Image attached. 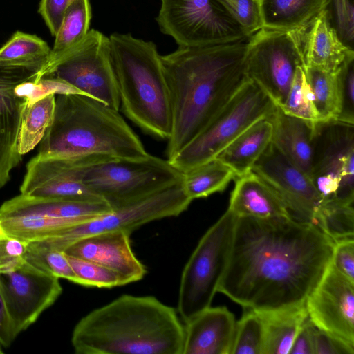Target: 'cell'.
<instances>
[{
	"mask_svg": "<svg viewBox=\"0 0 354 354\" xmlns=\"http://www.w3.org/2000/svg\"><path fill=\"white\" fill-rule=\"evenodd\" d=\"M335 242L292 216L237 217L217 292L261 313L301 306L329 266Z\"/></svg>",
	"mask_w": 354,
	"mask_h": 354,
	"instance_id": "6da1fadb",
	"label": "cell"
},
{
	"mask_svg": "<svg viewBox=\"0 0 354 354\" xmlns=\"http://www.w3.org/2000/svg\"><path fill=\"white\" fill-rule=\"evenodd\" d=\"M248 41L181 47L161 55L171 111L166 157L195 138L249 80Z\"/></svg>",
	"mask_w": 354,
	"mask_h": 354,
	"instance_id": "7a4b0ae2",
	"label": "cell"
},
{
	"mask_svg": "<svg viewBox=\"0 0 354 354\" xmlns=\"http://www.w3.org/2000/svg\"><path fill=\"white\" fill-rule=\"evenodd\" d=\"M185 325L153 296L122 295L84 316L71 344L77 354H183Z\"/></svg>",
	"mask_w": 354,
	"mask_h": 354,
	"instance_id": "3957f363",
	"label": "cell"
},
{
	"mask_svg": "<svg viewBox=\"0 0 354 354\" xmlns=\"http://www.w3.org/2000/svg\"><path fill=\"white\" fill-rule=\"evenodd\" d=\"M148 154L119 111L88 95L62 93L55 95L53 119L37 155L140 159Z\"/></svg>",
	"mask_w": 354,
	"mask_h": 354,
	"instance_id": "277c9868",
	"label": "cell"
},
{
	"mask_svg": "<svg viewBox=\"0 0 354 354\" xmlns=\"http://www.w3.org/2000/svg\"><path fill=\"white\" fill-rule=\"evenodd\" d=\"M120 107L145 133L167 140L171 131L169 93L156 44L113 33L109 37Z\"/></svg>",
	"mask_w": 354,
	"mask_h": 354,
	"instance_id": "5b68a950",
	"label": "cell"
},
{
	"mask_svg": "<svg viewBox=\"0 0 354 354\" xmlns=\"http://www.w3.org/2000/svg\"><path fill=\"white\" fill-rule=\"evenodd\" d=\"M275 104L248 80L209 124L169 160L182 173L216 158L254 122L269 118Z\"/></svg>",
	"mask_w": 354,
	"mask_h": 354,
	"instance_id": "8992f818",
	"label": "cell"
},
{
	"mask_svg": "<svg viewBox=\"0 0 354 354\" xmlns=\"http://www.w3.org/2000/svg\"><path fill=\"white\" fill-rule=\"evenodd\" d=\"M236 218L227 209L202 236L183 268L177 308L185 324L211 306L228 263Z\"/></svg>",
	"mask_w": 354,
	"mask_h": 354,
	"instance_id": "52a82bcc",
	"label": "cell"
},
{
	"mask_svg": "<svg viewBox=\"0 0 354 354\" xmlns=\"http://www.w3.org/2000/svg\"><path fill=\"white\" fill-rule=\"evenodd\" d=\"M105 202L66 201L19 194L0 206V234L27 243L111 211Z\"/></svg>",
	"mask_w": 354,
	"mask_h": 354,
	"instance_id": "ba28073f",
	"label": "cell"
},
{
	"mask_svg": "<svg viewBox=\"0 0 354 354\" xmlns=\"http://www.w3.org/2000/svg\"><path fill=\"white\" fill-rule=\"evenodd\" d=\"M167 160L148 154L140 159H111L90 166L84 183L112 209L140 201L182 180Z\"/></svg>",
	"mask_w": 354,
	"mask_h": 354,
	"instance_id": "9c48e42d",
	"label": "cell"
},
{
	"mask_svg": "<svg viewBox=\"0 0 354 354\" xmlns=\"http://www.w3.org/2000/svg\"><path fill=\"white\" fill-rule=\"evenodd\" d=\"M156 21L178 46L195 47L248 39L223 0H160Z\"/></svg>",
	"mask_w": 354,
	"mask_h": 354,
	"instance_id": "30bf717a",
	"label": "cell"
},
{
	"mask_svg": "<svg viewBox=\"0 0 354 354\" xmlns=\"http://www.w3.org/2000/svg\"><path fill=\"white\" fill-rule=\"evenodd\" d=\"M310 179L324 202H354V124L315 123Z\"/></svg>",
	"mask_w": 354,
	"mask_h": 354,
	"instance_id": "8fae6325",
	"label": "cell"
},
{
	"mask_svg": "<svg viewBox=\"0 0 354 354\" xmlns=\"http://www.w3.org/2000/svg\"><path fill=\"white\" fill-rule=\"evenodd\" d=\"M54 77L119 111L120 102L109 37L88 30L83 41L55 62L44 77ZM43 77V78H44Z\"/></svg>",
	"mask_w": 354,
	"mask_h": 354,
	"instance_id": "7c38bea8",
	"label": "cell"
},
{
	"mask_svg": "<svg viewBox=\"0 0 354 354\" xmlns=\"http://www.w3.org/2000/svg\"><path fill=\"white\" fill-rule=\"evenodd\" d=\"M299 66L305 68L299 32L261 28L248 39L247 75L276 106L285 102Z\"/></svg>",
	"mask_w": 354,
	"mask_h": 354,
	"instance_id": "4fadbf2b",
	"label": "cell"
},
{
	"mask_svg": "<svg viewBox=\"0 0 354 354\" xmlns=\"http://www.w3.org/2000/svg\"><path fill=\"white\" fill-rule=\"evenodd\" d=\"M192 201L181 180L140 201L71 226L41 242L50 248L64 251L73 243L86 236L118 230L131 233L149 222L178 216L188 208Z\"/></svg>",
	"mask_w": 354,
	"mask_h": 354,
	"instance_id": "5bb4252c",
	"label": "cell"
},
{
	"mask_svg": "<svg viewBox=\"0 0 354 354\" xmlns=\"http://www.w3.org/2000/svg\"><path fill=\"white\" fill-rule=\"evenodd\" d=\"M111 159L115 158L102 156L44 158L36 155L26 165L20 194L66 201L105 202L86 187L83 179L90 166Z\"/></svg>",
	"mask_w": 354,
	"mask_h": 354,
	"instance_id": "9a60e30c",
	"label": "cell"
},
{
	"mask_svg": "<svg viewBox=\"0 0 354 354\" xmlns=\"http://www.w3.org/2000/svg\"><path fill=\"white\" fill-rule=\"evenodd\" d=\"M40 73L32 68L0 63V189L22 161L17 138L24 112Z\"/></svg>",
	"mask_w": 354,
	"mask_h": 354,
	"instance_id": "2e32d148",
	"label": "cell"
},
{
	"mask_svg": "<svg viewBox=\"0 0 354 354\" xmlns=\"http://www.w3.org/2000/svg\"><path fill=\"white\" fill-rule=\"evenodd\" d=\"M0 288L15 337L33 324L62 292L59 279L26 261L0 274Z\"/></svg>",
	"mask_w": 354,
	"mask_h": 354,
	"instance_id": "e0dca14e",
	"label": "cell"
},
{
	"mask_svg": "<svg viewBox=\"0 0 354 354\" xmlns=\"http://www.w3.org/2000/svg\"><path fill=\"white\" fill-rule=\"evenodd\" d=\"M281 196L295 218L318 225L324 201L310 176L290 161L272 142L252 167Z\"/></svg>",
	"mask_w": 354,
	"mask_h": 354,
	"instance_id": "ac0fdd59",
	"label": "cell"
},
{
	"mask_svg": "<svg viewBox=\"0 0 354 354\" xmlns=\"http://www.w3.org/2000/svg\"><path fill=\"white\" fill-rule=\"evenodd\" d=\"M308 315L319 329L354 346V283L332 265L305 301Z\"/></svg>",
	"mask_w": 354,
	"mask_h": 354,
	"instance_id": "d6986e66",
	"label": "cell"
},
{
	"mask_svg": "<svg viewBox=\"0 0 354 354\" xmlns=\"http://www.w3.org/2000/svg\"><path fill=\"white\" fill-rule=\"evenodd\" d=\"M130 235V232L118 230L88 236L64 252L115 271L127 283L136 282L145 277L147 270L132 250Z\"/></svg>",
	"mask_w": 354,
	"mask_h": 354,
	"instance_id": "ffe728a7",
	"label": "cell"
},
{
	"mask_svg": "<svg viewBox=\"0 0 354 354\" xmlns=\"http://www.w3.org/2000/svg\"><path fill=\"white\" fill-rule=\"evenodd\" d=\"M236 322L225 306H209L185 324L183 354H231Z\"/></svg>",
	"mask_w": 354,
	"mask_h": 354,
	"instance_id": "44dd1931",
	"label": "cell"
},
{
	"mask_svg": "<svg viewBox=\"0 0 354 354\" xmlns=\"http://www.w3.org/2000/svg\"><path fill=\"white\" fill-rule=\"evenodd\" d=\"M299 33L305 68L336 71L348 58L354 56V50L339 38L326 9Z\"/></svg>",
	"mask_w": 354,
	"mask_h": 354,
	"instance_id": "7402d4cb",
	"label": "cell"
},
{
	"mask_svg": "<svg viewBox=\"0 0 354 354\" xmlns=\"http://www.w3.org/2000/svg\"><path fill=\"white\" fill-rule=\"evenodd\" d=\"M228 209L237 217L271 218L292 216L277 192L252 171L236 178Z\"/></svg>",
	"mask_w": 354,
	"mask_h": 354,
	"instance_id": "603a6c76",
	"label": "cell"
},
{
	"mask_svg": "<svg viewBox=\"0 0 354 354\" xmlns=\"http://www.w3.org/2000/svg\"><path fill=\"white\" fill-rule=\"evenodd\" d=\"M268 119L272 124L271 142L310 178L315 124L287 114L277 106Z\"/></svg>",
	"mask_w": 354,
	"mask_h": 354,
	"instance_id": "cb8c5ba5",
	"label": "cell"
},
{
	"mask_svg": "<svg viewBox=\"0 0 354 354\" xmlns=\"http://www.w3.org/2000/svg\"><path fill=\"white\" fill-rule=\"evenodd\" d=\"M261 28L304 30L324 10L328 0H257Z\"/></svg>",
	"mask_w": 354,
	"mask_h": 354,
	"instance_id": "d4e9b609",
	"label": "cell"
},
{
	"mask_svg": "<svg viewBox=\"0 0 354 354\" xmlns=\"http://www.w3.org/2000/svg\"><path fill=\"white\" fill-rule=\"evenodd\" d=\"M272 134L271 121L261 119L242 132L216 158L230 167L236 178L241 177L252 171L271 143Z\"/></svg>",
	"mask_w": 354,
	"mask_h": 354,
	"instance_id": "484cf974",
	"label": "cell"
},
{
	"mask_svg": "<svg viewBox=\"0 0 354 354\" xmlns=\"http://www.w3.org/2000/svg\"><path fill=\"white\" fill-rule=\"evenodd\" d=\"M261 313L264 322L263 354H289L300 327L308 317L305 304Z\"/></svg>",
	"mask_w": 354,
	"mask_h": 354,
	"instance_id": "4316f807",
	"label": "cell"
},
{
	"mask_svg": "<svg viewBox=\"0 0 354 354\" xmlns=\"http://www.w3.org/2000/svg\"><path fill=\"white\" fill-rule=\"evenodd\" d=\"M91 15L89 0H73L55 36L49 62L43 77L49 67L83 41L88 32Z\"/></svg>",
	"mask_w": 354,
	"mask_h": 354,
	"instance_id": "83f0119b",
	"label": "cell"
},
{
	"mask_svg": "<svg viewBox=\"0 0 354 354\" xmlns=\"http://www.w3.org/2000/svg\"><path fill=\"white\" fill-rule=\"evenodd\" d=\"M236 178L230 167L215 158L183 172L182 184L193 201L223 192Z\"/></svg>",
	"mask_w": 354,
	"mask_h": 354,
	"instance_id": "f1b7e54d",
	"label": "cell"
},
{
	"mask_svg": "<svg viewBox=\"0 0 354 354\" xmlns=\"http://www.w3.org/2000/svg\"><path fill=\"white\" fill-rule=\"evenodd\" d=\"M50 53L48 44L40 37L17 31L0 48V63L34 68L42 79Z\"/></svg>",
	"mask_w": 354,
	"mask_h": 354,
	"instance_id": "f546056e",
	"label": "cell"
},
{
	"mask_svg": "<svg viewBox=\"0 0 354 354\" xmlns=\"http://www.w3.org/2000/svg\"><path fill=\"white\" fill-rule=\"evenodd\" d=\"M55 95H41L27 105L17 138V149L21 155L32 151L43 139L53 119Z\"/></svg>",
	"mask_w": 354,
	"mask_h": 354,
	"instance_id": "4dcf8cb0",
	"label": "cell"
},
{
	"mask_svg": "<svg viewBox=\"0 0 354 354\" xmlns=\"http://www.w3.org/2000/svg\"><path fill=\"white\" fill-rule=\"evenodd\" d=\"M339 69L330 71L305 68L315 106L322 121L336 120L339 114L341 93Z\"/></svg>",
	"mask_w": 354,
	"mask_h": 354,
	"instance_id": "1f68e13d",
	"label": "cell"
},
{
	"mask_svg": "<svg viewBox=\"0 0 354 354\" xmlns=\"http://www.w3.org/2000/svg\"><path fill=\"white\" fill-rule=\"evenodd\" d=\"M25 261L47 274L76 283V275L64 251L50 248L41 241L29 243Z\"/></svg>",
	"mask_w": 354,
	"mask_h": 354,
	"instance_id": "d6a6232c",
	"label": "cell"
},
{
	"mask_svg": "<svg viewBox=\"0 0 354 354\" xmlns=\"http://www.w3.org/2000/svg\"><path fill=\"white\" fill-rule=\"evenodd\" d=\"M318 226L335 241L354 237L353 203L324 202L319 212Z\"/></svg>",
	"mask_w": 354,
	"mask_h": 354,
	"instance_id": "836d02e7",
	"label": "cell"
},
{
	"mask_svg": "<svg viewBox=\"0 0 354 354\" xmlns=\"http://www.w3.org/2000/svg\"><path fill=\"white\" fill-rule=\"evenodd\" d=\"M236 322L231 354H263L264 322L260 312L245 308Z\"/></svg>",
	"mask_w": 354,
	"mask_h": 354,
	"instance_id": "e575fe53",
	"label": "cell"
},
{
	"mask_svg": "<svg viewBox=\"0 0 354 354\" xmlns=\"http://www.w3.org/2000/svg\"><path fill=\"white\" fill-rule=\"evenodd\" d=\"M279 106L284 113L313 124L322 121L316 110L314 97L306 76L305 68H297L285 102Z\"/></svg>",
	"mask_w": 354,
	"mask_h": 354,
	"instance_id": "d590c367",
	"label": "cell"
},
{
	"mask_svg": "<svg viewBox=\"0 0 354 354\" xmlns=\"http://www.w3.org/2000/svg\"><path fill=\"white\" fill-rule=\"evenodd\" d=\"M66 255L76 275L77 284L100 288L127 284L126 279L115 271L90 261Z\"/></svg>",
	"mask_w": 354,
	"mask_h": 354,
	"instance_id": "8d00e7d4",
	"label": "cell"
},
{
	"mask_svg": "<svg viewBox=\"0 0 354 354\" xmlns=\"http://www.w3.org/2000/svg\"><path fill=\"white\" fill-rule=\"evenodd\" d=\"M326 10L342 42L354 50V0H328Z\"/></svg>",
	"mask_w": 354,
	"mask_h": 354,
	"instance_id": "74e56055",
	"label": "cell"
},
{
	"mask_svg": "<svg viewBox=\"0 0 354 354\" xmlns=\"http://www.w3.org/2000/svg\"><path fill=\"white\" fill-rule=\"evenodd\" d=\"M341 109L336 120L354 124V56L348 58L339 69Z\"/></svg>",
	"mask_w": 354,
	"mask_h": 354,
	"instance_id": "f35d334b",
	"label": "cell"
},
{
	"mask_svg": "<svg viewBox=\"0 0 354 354\" xmlns=\"http://www.w3.org/2000/svg\"><path fill=\"white\" fill-rule=\"evenodd\" d=\"M225 8L250 36L261 28L257 0H223Z\"/></svg>",
	"mask_w": 354,
	"mask_h": 354,
	"instance_id": "ab89813d",
	"label": "cell"
},
{
	"mask_svg": "<svg viewBox=\"0 0 354 354\" xmlns=\"http://www.w3.org/2000/svg\"><path fill=\"white\" fill-rule=\"evenodd\" d=\"M28 243L0 234V274L11 272L25 263Z\"/></svg>",
	"mask_w": 354,
	"mask_h": 354,
	"instance_id": "60d3db41",
	"label": "cell"
},
{
	"mask_svg": "<svg viewBox=\"0 0 354 354\" xmlns=\"http://www.w3.org/2000/svg\"><path fill=\"white\" fill-rule=\"evenodd\" d=\"M331 265L343 276L354 283V239L335 241Z\"/></svg>",
	"mask_w": 354,
	"mask_h": 354,
	"instance_id": "b9f144b4",
	"label": "cell"
},
{
	"mask_svg": "<svg viewBox=\"0 0 354 354\" xmlns=\"http://www.w3.org/2000/svg\"><path fill=\"white\" fill-rule=\"evenodd\" d=\"M72 1L73 0H41L38 12L53 36L56 35L64 13Z\"/></svg>",
	"mask_w": 354,
	"mask_h": 354,
	"instance_id": "7bdbcfd3",
	"label": "cell"
},
{
	"mask_svg": "<svg viewBox=\"0 0 354 354\" xmlns=\"http://www.w3.org/2000/svg\"><path fill=\"white\" fill-rule=\"evenodd\" d=\"M315 354H354V346L316 327Z\"/></svg>",
	"mask_w": 354,
	"mask_h": 354,
	"instance_id": "ee69618b",
	"label": "cell"
},
{
	"mask_svg": "<svg viewBox=\"0 0 354 354\" xmlns=\"http://www.w3.org/2000/svg\"><path fill=\"white\" fill-rule=\"evenodd\" d=\"M316 326L308 318L300 327L289 354H315V333Z\"/></svg>",
	"mask_w": 354,
	"mask_h": 354,
	"instance_id": "f6af8a7d",
	"label": "cell"
},
{
	"mask_svg": "<svg viewBox=\"0 0 354 354\" xmlns=\"http://www.w3.org/2000/svg\"><path fill=\"white\" fill-rule=\"evenodd\" d=\"M15 339L0 288V345L7 348Z\"/></svg>",
	"mask_w": 354,
	"mask_h": 354,
	"instance_id": "bcb514c9",
	"label": "cell"
}]
</instances>
